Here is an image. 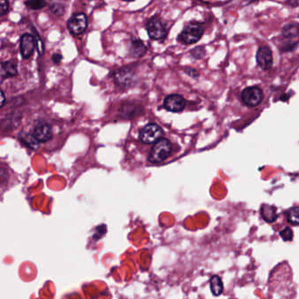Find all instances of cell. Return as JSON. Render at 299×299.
Returning <instances> with one entry per match:
<instances>
[{"label": "cell", "mask_w": 299, "mask_h": 299, "mask_svg": "<svg viewBox=\"0 0 299 299\" xmlns=\"http://www.w3.org/2000/svg\"><path fill=\"white\" fill-rule=\"evenodd\" d=\"M135 72L131 67H122L113 73V80L118 86L127 90L135 82Z\"/></svg>", "instance_id": "obj_4"}, {"label": "cell", "mask_w": 299, "mask_h": 299, "mask_svg": "<svg viewBox=\"0 0 299 299\" xmlns=\"http://www.w3.org/2000/svg\"><path fill=\"white\" fill-rule=\"evenodd\" d=\"M286 215H287V220L291 224H293V225L299 224V208L298 206H295V207L289 210L288 212L286 213Z\"/></svg>", "instance_id": "obj_17"}, {"label": "cell", "mask_w": 299, "mask_h": 299, "mask_svg": "<svg viewBox=\"0 0 299 299\" xmlns=\"http://www.w3.org/2000/svg\"><path fill=\"white\" fill-rule=\"evenodd\" d=\"M9 11V2L8 0H0V16L4 15Z\"/></svg>", "instance_id": "obj_22"}, {"label": "cell", "mask_w": 299, "mask_h": 299, "mask_svg": "<svg viewBox=\"0 0 299 299\" xmlns=\"http://www.w3.org/2000/svg\"><path fill=\"white\" fill-rule=\"evenodd\" d=\"M62 59H63V57H62V56L59 55V54H55V55H53V61H54L55 64H60Z\"/></svg>", "instance_id": "obj_26"}, {"label": "cell", "mask_w": 299, "mask_h": 299, "mask_svg": "<svg viewBox=\"0 0 299 299\" xmlns=\"http://www.w3.org/2000/svg\"><path fill=\"white\" fill-rule=\"evenodd\" d=\"M163 105L168 112H180L186 107V100L182 95L171 94L165 97Z\"/></svg>", "instance_id": "obj_8"}, {"label": "cell", "mask_w": 299, "mask_h": 299, "mask_svg": "<svg viewBox=\"0 0 299 299\" xmlns=\"http://www.w3.org/2000/svg\"><path fill=\"white\" fill-rule=\"evenodd\" d=\"M297 47H298V41L288 42L286 45H284V47L281 48V51L282 52H290V51H293Z\"/></svg>", "instance_id": "obj_24"}, {"label": "cell", "mask_w": 299, "mask_h": 299, "mask_svg": "<svg viewBox=\"0 0 299 299\" xmlns=\"http://www.w3.org/2000/svg\"><path fill=\"white\" fill-rule=\"evenodd\" d=\"M280 236L285 241H290L293 239V232L290 227H285L283 231H281Z\"/></svg>", "instance_id": "obj_21"}, {"label": "cell", "mask_w": 299, "mask_h": 299, "mask_svg": "<svg viewBox=\"0 0 299 299\" xmlns=\"http://www.w3.org/2000/svg\"><path fill=\"white\" fill-rule=\"evenodd\" d=\"M25 4L32 10H40L45 7L47 2L46 0H26Z\"/></svg>", "instance_id": "obj_18"}, {"label": "cell", "mask_w": 299, "mask_h": 299, "mask_svg": "<svg viewBox=\"0 0 299 299\" xmlns=\"http://www.w3.org/2000/svg\"><path fill=\"white\" fill-rule=\"evenodd\" d=\"M191 56L196 60L202 59V58H204V56H206V49L201 46L197 47V48H195V49L191 50Z\"/></svg>", "instance_id": "obj_20"}, {"label": "cell", "mask_w": 299, "mask_h": 299, "mask_svg": "<svg viewBox=\"0 0 299 299\" xmlns=\"http://www.w3.org/2000/svg\"><path fill=\"white\" fill-rule=\"evenodd\" d=\"M33 135L39 142H49L52 138L51 127L46 122H40L34 127Z\"/></svg>", "instance_id": "obj_11"}, {"label": "cell", "mask_w": 299, "mask_h": 299, "mask_svg": "<svg viewBox=\"0 0 299 299\" xmlns=\"http://www.w3.org/2000/svg\"><path fill=\"white\" fill-rule=\"evenodd\" d=\"M163 135V130L161 127L154 123L148 124L140 132V139L145 144H153L161 139Z\"/></svg>", "instance_id": "obj_6"}, {"label": "cell", "mask_w": 299, "mask_h": 299, "mask_svg": "<svg viewBox=\"0 0 299 299\" xmlns=\"http://www.w3.org/2000/svg\"><path fill=\"white\" fill-rule=\"evenodd\" d=\"M241 100L248 107H255L263 100V92L258 86L247 87L241 92Z\"/></svg>", "instance_id": "obj_5"}, {"label": "cell", "mask_w": 299, "mask_h": 299, "mask_svg": "<svg viewBox=\"0 0 299 299\" xmlns=\"http://www.w3.org/2000/svg\"><path fill=\"white\" fill-rule=\"evenodd\" d=\"M261 213H262V218L268 223H273L274 221H277V210L274 206L262 205Z\"/></svg>", "instance_id": "obj_14"}, {"label": "cell", "mask_w": 299, "mask_h": 299, "mask_svg": "<svg viewBox=\"0 0 299 299\" xmlns=\"http://www.w3.org/2000/svg\"><path fill=\"white\" fill-rule=\"evenodd\" d=\"M256 62L263 71H269L273 66V54L269 47H260L256 52Z\"/></svg>", "instance_id": "obj_9"}, {"label": "cell", "mask_w": 299, "mask_h": 299, "mask_svg": "<svg viewBox=\"0 0 299 299\" xmlns=\"http://www.w3.org/2000/svg\"><path fill=\"white\" fill-rule=\"evenodd\" d=\"M0 75L2 78H9L17 75V64L12 62H5L1 64Z\"/></svg>", "instance_id": "obj_13"}, {"label": "cell", "mask_w": 299, "mask_h": 299, "mask_svg": "<svg viewBox=\"0 0 299 299\" xmlns=\"http://www.w3.org/2000/svg\"><path fill=\"white\" fill-rule=\"evenodd\" d=\"M88 26V19L86 15L82 12L75 13L71 16L68 21V28L71 34L74 35H80L86 30Z\"/></svg>", "instance_id": "obj_7"}, {"label": "cell", "mask_w": 299, "mask_h": 299, "mask_svg": "<svg viewBox=\"0 0 299 299\" xmlns=\"http://www.w3.org/2000/svg\"><path fill=\"white\" fill-rule=\"evenodd\" d=\"M184 72L187 74L189 76H191V78L198 79L199 77V73L198 71L194 69V68L187 67L184 69Z\"/></svg>", "instance_id": "obj_23"}, {"label": "cell", "mask_w": 299, "mask_h": 299, "mask_svg": "<svg viewBox=\"0 0 299 299\" xmlns=\"http://www.w3.org/2000/svg\"><path fill=\"white\" fill-rule=\"evenodd\" d=\"M36 47L35 38L29 34H23L20 38V54L24 59L30 58Z\"/></svg>", "instance_id": "obj_10"}, {"label": "cell", "mask_w": 299, "mask_h": 299, "mask_svg": "<svg viewBox=\"0 0 299 299\" xmlns=\"http://www.w3.org/2000/svg\"><path fill=\"white\" fill-rule=\"evenodd\" d=\"M123 1H127V2H133V1H135V0H123Z\"/></svg>", "instance_id": "obj_28"}, {"label": "cell", "mask_w": 299, "mask_h": 299, "mask_svg": "<svg viewBox=\"0 0 299 299\" xmlns=\"http://www.w3.org/2000/svg\"><path fill=\"white\" fill-rule=\"evenodd\" d=\"M21 141H22L26 146L29 147L31 149H38L39 148V143L36 139L34 138V136L33 135H24L21 137Z\"/></svg>", "instance_id": "obj_19"}, {"label": "cell", "mask_w": 299, "mask_h": 299, "mask_svg": "<svg viewBox=\"0 0 299 299\" xmlns=\"http://www.w3.org/2000/svg\"><path fill=\"white\" fill-rule=\"evenodd\" d=\"M146 29L150 39L153 41L164 40L168 34L166 25L158 16H154L147 22Z\"/></svg>", "instance_id": "obj_3"}, {"label": "cell", "mask_w": 299, "mask_h": 299, "mask_svg": "<svg viewBox=\"0 0 299 299\" xmlns=\"http://www.w3.org/2000/svg\"><path fill=\"white\" fill-rule=\"evenodd\" d=\"M299 24L298 23H289L283 27L282 34L286 39H292L299 36Z\"/></svg>", "instance_id": "obj_15"}, {"label": "cell", "mask_w": 299, "mask_h": 299, "mask_svg": "<svg viewBox=\"0 0 299 299\" xmlns=\"http://www.w3.org/2000/svg\"><path fill=\"white\" fill-rule=\"evenodd\" d=\"M4 103H5V97L4 92L0 90V108L4 105Z\"/></svg>", "instance_id": "obj_27"}, {"label": "cell", "mask_w": 299, "mask_h": 299, "mask_svg": "<svg viewBox=\"0 0 299 299\" xmlns=\"http://www.w3.org/2000/svg\"><path fill=\"white\" fill-rule=\"evenodd\" d=\"M51 10L53 12L56 14V15L61 16L64 12V8L63 5H61L59 4H53L51 6Z\"/></svg>", "instance_id": "obj_25"}, {"label": "cell", "mask_w": 299, "mask_h": 299, "mask_svg": "<svg viewBox=\"0 0 299 299\" xmlns=\"http://www.w3.org/2000/svg\"><path fill=\"white\" fill-rule=\"evenodd\" d=\"M249 1H255V0H249Z\"/></svg>", "instance_id": "obj_29"}, {"label": "cell", "mask_w": 299, "mask_h": 299, "mask_svg": "<svg viewBox=\"0 0 299 299\" xmlns=\"http://www.w3.org/2000/svg\"><path fill=\"white\" fill-rule=\"evenodd\" d=\"M204 32L205 29L200 23L191 21L183 27V31L177 36V41L184 45H192L200 41Z\"/></svg>", "instance_id": "obj_1"}, {"label": "cell", "mask_w": 299, "mask_h": 299, "mask_svg": "<svg viewBox=\"0 0 299 299\" xmlns=\"http://www.w3.org/2000/svg\"><path fill=\"white\" fill-rule=\"evenodd\" d=\"M211 291L213 292L214 296H220L223 292L224 287H223V283L221 279V277L218 276H213L211 279Z\"/></svg>", "instance_id": "obj_16"}, {"label": "cell", "mask_w": 299, "mask_h": 299, "mask_svg": "<svg viewBox=\"0 0 299 299\" xmlns=\"http://www.w3.org/2000/svg\"><path fill=\"white\" fill-rule=\"evenodd\" d=\"M172 151V144L167 139H159L152 147L149 161L152 163H161L170 155Z\"/></svg>", "instance_id": "obj_2"}, {"label": "cell", "mask_w": 299, "mask_h": 299, "mask_svg": "<svg viewBox=\"0 0 299 299\" xmlns=\"http://www.w3.org/2000/svg\"><path fill=\"white\" fill-rule=\"evenodd\" d=\"M147 52V47L144 42L140 39H133L130 41L128 55L133 58H140L144 56Z\"/></svg>", "instance_id": "obj_12"}]
</instances>
